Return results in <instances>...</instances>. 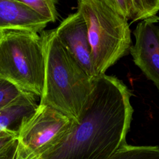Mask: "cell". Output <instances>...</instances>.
<instances>
[{
	"label": "cell",
	"mask_w": 159,
	"mask_h": 159,
	"mask_svg": "<svg viewBox=\"0 0 159 159\" xmlns=\"http://www.w3.org/2000/svg\"><path fill=\"white\" fill-rule=\"evenodd\" d=\"M132 95L116 76H97L78 121L42 159H107L127 143L134 112Z\"/></svg>",
	"instance_id": "6da1fadb"
},
{
	"label": "cell",
	"mask_w": 159,
	"mask_h": 159,
	"mask_svg": "<svg viewBox=\"0 0 159 159\" xmlns=\"http://www.w3.org/2000/svg\"><path fill=\"white\" fill-rule=\"evenodd\" d=\"M45 66L40 104L58 111L78 121L93 88V81L62 45L55 30L41 35Z\"/></svg>",
	"instance_id": "7a4b0ae2"
},
{
	"label": "cell",
	"mask_w": 159,
	"mask_h": 159,
	"mask_svg": "<svg viewBox=\"0 0 159 159\" xmlns=\"http://www.w3.org/2000/svg\"><path fill=\"white\" fill-rule=\"evenodd\" d=\"M77 3V11L86 24L95 73L97 76L104 75L130 53L132 42L129 24L104 0H80Z\"/></svg>",
	"instance_id": "3957f363"
},
{
	"label": "cell",
	"mask_w": 159,
	"mask_h": 159,
	"mask_svg": "<svg viewBox=\"0 0 159 159\" xmlns=\"http://www.w3.org/2000/svg\"><path fill=\"white\" fill-rule=\"evenodd\" d=\"M45 57L42 37L22 30L0 32V78L20 90L41 97Z\"/></svg>",
	"instance_id": "277c9868"
},
{
	"label": "cell",
	"mask_w": 159,
	"mask_h": 159,
	"mask_svg": "<svg viewBox=\"0 0 159 159\" xmlns=\"http://www.w3.org/2000/svg\"><path fill=\"white\" fill-rule=\"evenodd\" d=\"M74 121L51 107L39 104L22 122L17 140L29 152L43 157L64 138Z\"/></svg>",
	"instance_id": "5b68a950"
},
{
	"label": "cell",
	"mask_w": 159,
	"mask_h": 159,
	"mask_svg": "<svg viewBox=\"0 0 159 159\" xmlns=\"http://www.w3.org/2000/svg\"><path fill=\"white\" fill-rule=\"evenodd\" d=\"M54 30L62 45L94 80L97 76L93 64L88 29L82 16L78 11L70 14Z\"/></svg>",
	"instance_id": "8992f818"
},
{
	"label": "cell",
	"mask_w": 159,
	"mask_h": 159,
	"mask_svg": "<svg viewBox=\"0 0 159 159\" xmlns=\"http://www.w3.org/2000/svg\"><path fill=\"white\" fill-rule=\"evenodd\" d=\"M135 42L130 53L134 63L159 90V28L143 20L133 32Z\"/></svg>",
	"instance_id": "52a82bcc"
},
{
	"label": "cell",
	"mask_w": 159,
	"mask_h": 159,
	"mask_svg": "<svg viewBox=\"0 0 159 159\" xmlns=\"http://www.w3.org/2000/svg\"><path fill=\"white\" fill-rule=\"evenodd\" d=\"M48 22L19 0H0V32L22 30L38 33Z\"/></svg>",
	"instance_id": "ba28073f"
},
{
	"label": "cell",
	"mask_w": 159,
	"mask_h": 159,
	"mask_svg": "<svg viewBox=\"0 0 159 159\" xmlns=\"http://www.w3.org/2000/svg\"><path fill=\"white\" fill-rule=\"evenodd\" d=\"M35 95L24 92L7 105L0 109V132L18 130L25 119L36 110Z\"/></svg>",
	"instance_id": "9c48e42d"
},
{
	"label": "cell",
	"mask_w": 159,
	"mask_h": 159,
	"mask_svg": "<svg viewBox=\"0 0 159 159\" xmlns=\"http://www.w3.org/2000/svg\"><path fill=\"white\" fill-rule=\"evenodd\" d=\"M105 3L128 21L141 20L152 23L159 21V0H104Z\"/></svg>",
	"instance_id": "30bf717a"
},
{
	"label": "cell",
	"mask_w": 159,
	"mask_h": 159,
	"mask_svg": "<svg viewBox=\"0 0 159 159\" xmlns=\"http://www.w3.org/2000/svg\"><path fill=\"white\" fill-rule=\"evenodd\" d=\"M107 159H159L158 146H134L126 143Z\"/></svg>",
	"instance_id": "8fae6325"
},
{
	"label": "cell",
	"mask_w": 159,
	"mask_h": 159,
	"mask_svg": "<svg viewBox=\"0 0 159 159\" xmlns=\"http://www.w3.org/2000/svg\"><path fill=\"white\" fill-rule=\"evenodd\" d=\"M37 14L46 19L49 22H54L58 17L55 0H19Z\"/></svg>",
	"instance_id": "7c38bea8"
},
{
	"label": "cell",
	"mask_w": 159,
	"mask_h": 159,
	"mask_svg": "<svg viewBox=\"0 0 159 159\" xmlns=\"http://www.w3.org/2000/svg\"><path fill=\"white\" fill-rule=\"evenodd\" d=\"M24 91L11 83L0 78V109L19 97Z\"/></svg>",
	"instance_id": "4fadbf2b"
},
{
	"label": "cell",
	"mask_w": 159,
	"mask_h": 159,
	"mask_svg": "<svg viewBox=\"0 0 159 159\" xmlns=\"http://www.w3.org/2000/svg\"><path fill=\"white\" fill-rule=\"evenodd\" d=\"M17 142V132L12 130L0 132V158L7 155Z\"/></svg>",
	"instance_id": "5bb4252c"
},
{
	"label": "cell",
	"mask_w": 159,
	"mask_h": 159,
	"mask_svg": "<svg viewBox=\"0 0 159 159\" xmlns=\"http://www.w3.org/2000/svg\"><path fill=\"white\" fill-rule=\"evenodd\" d=\"M28 153L29 151L24 148L17 140L12 150L6 156L1 157L0 159H24Z\"/></svg>",
	"instance_id": "9a60e30c"
},
{
	"label": "cell",
	"mask_w": 159,
	"mask_h": 159,
	"mask_svg": "<svg viewBox=\"0 0 159 159\" xmlns=\"http://www.w3.org/2000/svg\"><path fill=\"white\" fill-rule=\"evenodd\" d=\"M24 159H42V157L29 152Z\"/></svg>",
	"instance_id": "2e32d148"
}]
</instances>
